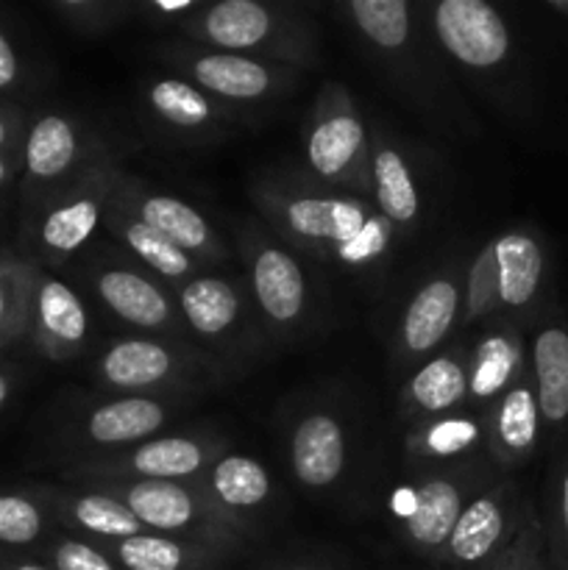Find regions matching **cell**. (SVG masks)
<instances>
[{
  "label": "cell",
  "mask_w": 568,
  "mask_h": 570,
  "mask_svg": "<svg viewBox=\"0 0 568 570\" xmlns=\"http://www.w3.org/2000/svg\"><path fill=\"white\" fill-rule=\"evenodd\" d=\"M104 493L120 499L134 512L145 532L193 540L223 551L237 543V523L226 510L206 495L193 493L184 482H154V479H117L104 484Z\"/></svg>",
  "instance_id": "1"
},
{
  "label": "cell",
  "mask_w": 568,
  "mask_h": 570,
  "mask_svg": "<svg viewBox=\"0 0 568 570\" xmlns=\"http://www.w3.org/2000/svg\"><path fill=\"white\" fill-rule=\"evenodd\" d=\"M365 154V126L356 117L351 100L337 92V87H332V92H323L321 104H317V115L312 120L310 137H306V161L326 181L365 187L362 181V170L368 165Z\"/></svg>",
  "instance_id": "2"
},
{
  "label": "cell",
  "mask_w": 568,
  "mask_h": 570,
  "mask_svg": "<svg viewBox=\"0 0 568 570\" xmlns=\"http://www.w3.org/2000/svg\"><path fill=\"white\" fill-rule=\"evenodd\" d=\"M432 26L445 53L471 70H493L510 56V28L484 0H440Z\"/></svg>",
  "instance_id": "3"
},
{
  "label": "cell",
  "mask_w": 568,
  "mask_h": 570,
  "mask_svg": "<svg viewBox=\"0 0 568 570\" xmlns=\"http://www.w3.org/2000/svg\"><path fill=\"white\" fill-rule=\"evenodd\" d=\"M273 215L278 226L298 243L337 250L356 243L373 220L360 200L329 195H282L273 200Z\"/></svg>",
  "instance_id": "4"
},
{
  "label": "cell",
  "mask_w": 568,
  "mask_h": 570,
  "mask_svg": "<svg viewBox=\"0 0 568 570\" xmlns=\"http://www.w3.org/2000/svg\"><path fill=\"white\" fill-rule=\"evenodd\" d=\"M521 527L512 523L507 493L477 495L462 510L440 562L451 570H493Z\"/></svg>",
  "instance_id": "5"
},
{
  "label": "cell",
  "mask_w": 568,
  "mask_h": 570,
  "mask_svg": "<svg viewBox=\"0 0 568 570\" xmlns=\"http://www.w3.org/2000/svg\"><path fill=\"white\" fill-rule=\"evenodd\" d=\"M212 456V445L195 438L145 440L131 454L95 468L100 476L115 479H154V482H184L198 476Z\"/></svg>",
  "instance_id": "6"
},
{
  "label": "cell",
  "mask_w": 568,
  "mask_h": 570,
  "mask_svg": "<svg viewBox=\"0 0 568 570\" xmlns=\"http://www.w3.org/2000/svg\"><path fill=\"white\" fill-rule=\"evenodd\" d=\"M278 26L282 22L276 20V11L259 0H221L193 20V31L204 42L215 45L221 53L239 56H245V50L267 48Z\"/></svg>",
  "instance_id": "7"
},
{
  "label": "cell",
  "mask_w": 568,
  "mask_h": 570,
  "mask_svg": "<svg viewBox=\"0 0 568 570\" xmlns=\"http://www.w3.org/2000/svg\"><path fill=\"white\" fill-rule=\"evenodd\" d=\"M290 462L298 484L310 490L332 488L345 471V434L329 412H310L290 440Z\"/></svg>",
  "instance_id": "8"
},
{
  "label": "cell",
  "mask_w": 568,
  "mask_h": 570,
  "mask_svg": "<svg viewBox=\"0 0 568 570\" xmlns=\"http://www.w3.org/2000/svg\"><path fill=\"white\" fill-rule=\"evenodd\" d=\"M462 510H466V499H462L460 484L445 476L427 479L418 484L410 512L404 515L407 540L421 554L443 560V551Z\"/></svg>",
  "instance_id": "9"
},
{
  "label": "cell",
  "mask_w": 568,
  "mask_h": 570,
  "mask_svg": "<svg viewBox=\"0 0 568 570\" xmlns=\"http://www.w3.org/2000/svg\"><path fill=\"white\" fill-rule=\"evenodd\" d=\"M251 284L259 309L276 326H290L301 317L306 301V282L298 262L276 245L256 248L251 262Z\"/></svg>",
  "instance_id": "10"
},
{
  "label": "cell",
  "mask_w": 568,
  "mask_h": 570,
  "mask_svg": "<svg viewBox=\"0 0 568 570\" xmlns=\"http://www.w3.org/2000/svg\"><path fill=\"white\" fill-rule=\"evenodd\" d=\"M460 315V289L451 278L440 276L423 284L407 304L401 321V343L410 354H429L449 337Z\"/></svg>",
  "instance_id": "11"
},
{
  "label": "cell",
  "mask_w": 568,
  "mask_h": 570,
  "mask_svg": "<svg viewBox=\"0 0 568 570\" xmlns=\"http://www.w3.org/2000/svg\"><path fill=\"white\" fill-rule=\"evenodd\" d=\"M109 557L123 570H217L223 551L193 540L143 532L137 538L109 543Z\"/></svg>",
  "instance_id": "12"
},
{
  "label": "cell",
  "mask_w": 568,
  "mask_h": 570,
  "mask_svg": "<svg viewBox=\"0 0 568 570\" xmlns=\"http://www.w3.org/2000/svg\"><path fill=\"white\" fill-rule=\"evenodd\" d=\"M187 70L193 72L198 87L228 100H259L271 95L276 83L265 61L239 53H221V50L193 56Z\"/></svg>",
  "instance_id": "13"
},
{
  "label": "cell",
  "mask_w": 568,
  "mask_h": 570,
  "mask_svg": "<svg viewBox=\"0 0 568 570\" xmlns=\"http://www.w3.org/2000/svg\"><path fill=\"white\" fill-rule=\"evenodd\" d=\"M535 399L540 421L551 429L568 423V328H540L532 345Z\"/></svg>",
  "instance_id": "14"
},
{
  "label": "cell",
  "mask_w": 568,
  "mask_h": 570,
  "mask_svg": "<svg viewBox=\"0 0 568 570\" xmlns=\"http://www.w3.org/2000/svg\"><path fill=\"white\" fill-rule=\"evenodd\" d=\"M499 271V306L523 309L538 295L543 282V248L527 232H507L493 239Z\"/></svg>",
  "instance_id": "15"
},
{
  "label": "cell",
  "mask_w": 568,
  "mask_h": 570,
  "mask_svg": "<svg viewBox=\"0 0 568 570\" xmlns=\"http://www.w3.org/2000/svg\"><path fill=\"white\" fill-rule=\"evenodd\" d=\"M167 421L159 401L148 395H123V399L100 404L87 417V434L98 445H131L154 438Z\"/></svg>",
  "instance_id": "16"
},
{
  "label": "cell",
  "mask_w": 568,
  "mask_h": 570,
  "mask_svg": "<svg viewBox=\"0 0 568 570\" xmlns=\"http://www.w3.org/2000/svg\"><path fill=\"white\" fill-rule=\"evenodd\" d=\"M176 371L170 351L156 340H120L104 351L98 373L109 387L143 390L167 382Z\"/></svg>",
  "instance_id": "17"
},
{
  "label": "cell",
  "mask_w": 568,
  "mask_h": 570,
  "mask_svg": "<svg viewBox=\"0 0 568 570\" xmlns=\"http://www.w3.org/2000/svg\"><path fill=\"white\" fill-rule=\"evenodd\" d=\"M98 293L104 304L139 328H161L170 321V304L165 293L145 276L123 267H111L98 276Z\"/></svg>",
  "instance_id": "18"
},
{
  "label": "cell",
  "mask_w": 568,
  "mask_h": 570,
  "mask_svg": "<svg viewBox=\"0 0 568 570\" xmlns=\"http://www.w3.org/2000/svg\"><path fill=\"white\" fill-rule=\"evenodd\" d=\"M540 412L535 387L527 382H518L499 399L493 412V451L501 462L527 460L538 445Z\"/></svg>",
  "instance_id": "19"
},
{
  "label": "cell",
  "mask_w": 568,
  "mask_h": 570,
  "mask_svg": "<svg viewBox=\"0 0 568 570\" xmlns=\"http://www.w3.org/2000/svg\"><path fill=\"white\" fill-rule=\"evenodd\" d=\"M137 217L159 234H165L170 243H176L187 254H217L215 234H212L206 217L195 206L184 204L182 198L154 193L143 195L137 200Z\"/></svg>",
  "instance_id": "20"
},
{
  "label": "cell",
  "mask_w": 568,
  "mask_h": 570,
  "mask_svg": "<svg viewBox=\"0 0 568 570\" xmlns=\"http://www.w3.org/2000/svg\"><path fill=\"white\" fill-rule=\"evenodd\" d=\"M521 371V340L512 332H493L479 340L468 365V395L473 401L501 399Z\"/></svg>",
  "instance_id": "21"
},
{
  "label": "cell",
  "mask_w": 568,
  "mask_h": 570,
  "mask_svg": "<svg viewBox=\"0 0 568 570\" xmlns=\"http://www.w3.org/2000/svg\"><path fill=\"white\" fill-rule=\"evenodd\" d=\"M178 304H182L184 321L204 337L228 332L239 315V298L226 278H193L182 287Z\"/></svg>",
  "instance_id": "22"
},
{
  "label": "cell",
  "mask_w": 568,
  "mask_h": 570,
  "mask_svg": "<svg viewBox=\"0 0 568 570\" xmlns=\"http://www.w3.org/2000/svg\"><path fill=\"white\" fill-rule=\"evenodd\" d=\"M209 495L223 510H254L271 495V476L262 462L226 454L209 468Z\"/></svg>",
  "instance_id": "23"
},
{
  "label": "cell",
  "mask_w": 568,
  "mask_h": 570,
  "mask_svg": "<svg viewBox=\"0 0 568 570\" xmlns=\"http://www.w3.org/2000/svg\"><path fill=\"white\" fill-rule=\"evenodd\" d=\"M371 176L379 212L390 223H401V226L415 220L418 209H421V198H418L415 178H412L404 156L395 148L379 145L371 156Z\"/></svg>",
  "instance_id": "24"
},
{
  "label": "cell",
  "mask_w": 568,
  "mask_h": 570,
  "mask_svg": "<svg viewBox=\"0 0 568 570\" xmlns=\"http://www.w3.org/2000/svg\"><path fill=\"white\" fill-rule=\"evenodd\" d=\"M37 317L42 334L56 348L72 351L87 337V309H84L81 298L65 282L45 278L37 293Z\"/></svg>",
  "instance_id": "25"
},
{
  "label": "cell",
  "mask_w": 568,
  "mask_h": 570,
  "mask_svg": "<svg viewBox=\"0 0 568 570\" xmlns=\"http://www.w3.org/2000/svg\"><path fill=\"white\" fill-rule=\"evenodd\" d=\"M468 399V367L454 354H440L410 382V401L427 415H440Z\"/></svg>",
  "instance_id": "26"
},
{
  "label": "cell",
  "mask_w": 568,
  "mask_h": 570,
  "mask_svg": "<svg viewBox=\"0 0 568 570\" xmlns=\"http://www.w3.org/2000/svg\"><path fill=\"white\" fill-rule=\"evenodd\" d=\"M67 515L81 532L92 534L95 540H104V543H120V540L137 538L145 532L134 512L109 493L72 495L67 504Z\"/></svg>",
  "instance_id": "27"
},
{
  "label": "cell",
  "mask_w": 568,
  "mask_h": 570,
  "mask_svg": "<svg viewBox=\"0 0 568 570\" xmlns=\"http://www.w3.org/2000/svg\"><path fill=\"white\" fill-rule=\"evenodd\" d=\"M78 156V137L70 122L59 115H48L31 128L26 142V165L33 178L65 176Z\"/></svg>",
  "instance_id": "28"
},
{
  "label": "cell",
  "mask_w": 568,
  "mask_h": 570,
  "mask_svg": "<svg viewBox=\"0 0 568 570\" xmlns=\"http://www.w3.org/2000/svg\"><path fill=\"white\" fill-rule=\"evenodd\" d=\"M115 232L120 234L123 243L150 267L159 276L165 278H184L189 271H193V256L187 250L178 248L176 243L159 234L156 228H150L148 223L139 220L137 215H123L117 217Z\"/></svg>",
  "instance_id": "29"
},
{
  "label": "cell",
  "mask_w": 568,
  "mask_h": 570,
  "mask_svg": "<svg viewBox=\"0 0 568 570\" xmlns=\"http://www.w3.org/2000/svg\"><path fill=\"white\" fill-rule=\"evenodd\" d=\"M104 193H81L70 198L67 204L56 206L42 223V239L50 250L59 254H70L78 250L100 223V204H104Z\"/></svg>",
  "instance_id": "30"
},
{
  "label": "cell",
  "mask_w": 568,
  "mask_h": 570,
  "mask_svg": "<svg viewBox=\"0 0 568 570\" xmlns=\"http://www.w3.org/2000/svg\"><path fill=\"white\" fill-rule=\"evenodd\" d=\"M410 3L407 0H351L349 14L362 37L379 50L395 53L410 39Z\"/></svg>",
  "instance_id": "31"
},
{
  "label": "cell",
  "mask_w": 568,
  "mask_h": 570,
  "mask_svg": "<svg viewBox=\"0 0 568 570\" xmlns=\"http://www.w3.org/2000/svg\"><path fill=\"white\" fill-rule=\"evenodd\" d=\"M148 104L161 120L176 128H204L215 115L209 98L182 78H159L150 83Z\"/></svg>",
  "instance_id": "32"
},
{
  "label": "cell",
  "mask_w": 568,
  "mask_h": 570,
  "mask_svg": "<svg viewBox=\"0 0 568 570\" xmlns=\"http://www.w3.org/2000/svg\"><path fill=\"white\" fill-rule=\"evenodd\" d=\"M496 306H499V271H496V248L493 243H488L479 248L477 259H473L471 271H468L462 323L471 326V323L493 315Z\"/></svg>",
  "instance_id": "33"
},
{
  "label": "cell",
  "mask_w": 568,
  "mask_h": 570,
  "mask_svg": "<svg viewBox=\"0 0 568 570\" xmlns=\"http://www.w3.org/2000/svg\"><path fill=\"white\" fill-rule=\"evenodd\" d=\"M42 534V512L22 495H0V543L28 546Z\"/></svg>",
  "instance_id": "34"
},
{
  "label": "cell",
  "mask_w": 568,
  "mask_h": 570,
  "mask_svg": "<svg viewBox=\"0 0 568 570\" xmlns=\"http://www.w3.org/2000/svg\"><path fill=\"white\" fill-rule=\"evenodd\" d=\"M493 570H551L543 554V529L535 518L523 521Z\"/></svg>",
  "instance_id": "35"
},
{
  "label": "cell",
  "mask_w": 568,
  "mask_h": 570,
  "mask_svg": "<svg viewBox=\"0 0 568 570\" xmlns=\"http://www.w3.org/2000/svg\"><path fill=\"white\" fill-rule=\"evenodd\" d=\"M53 570H123L109 557V551L98 549L84 540H61L50 554Z\"/></svg>",
  "instance_id": "36"
},
{
  "label": "cell",
  "mask_w": 568,
  "mask_h": 570,
  "mask_svg": "<svg viewBox=\"0 0 568 570\" xmlns=\"http://www.w3.org/2000/svg\"><path fill=\"white\" fill-rule=\"evenodd\" d=\"M555 568L568 566V460L560 468L555 488V534H551Z\"/></svg>",
  "instance_id": "37"
},
{
  "label": "cell",
  "mask_w": 568,
  "mask_h": 570,
  "mask_svg": "<svg viewBox=\"0 0 568 570\" xmlns=\"http://www.w3.org/2000/svg\"><path fill=\"white\" fill-rule=\"evenodd\" d=\"M14 78H17V56L14 50H11L9 39L0 33V89L9 87Z\"/></svg>",
  "instance_id": "38"
},
{
  "label": "cell",
  "mask_w": 568,
  "mask_h": 570,
  "mask_svg": "<svg viewBox=\"0 0 568 570\" xmlns=\"http://www.w3.org/2000/svg\"><path fill=\"white\" fill-rule=\"evenodd\" d=\"M150 9L161 11V14H178V11H193V3H150Z\"/></svg>",
  "instance_id": "39"
},
{
  "label": "cell",
  "mask_w": 568,
  "mask_h": 570,
  "mask_svg": "<svg viewBox=\"0 0 568 570\" xmlns=\"http://www.w3.org/2000/svg\"><path fill=\"white\" fill-rule=\"evenodd\" d=\"M6 309H9V304H6V289H3V278H0V321L6 317Z\"/></svg>",
  "instance_id": "40"
},
{
  "label": "cell",
  "mask_w": 568,
  "mask_h": 570,
  "mask_svg": "<svg viewBox=\"0 0 568 570\" xmlns=\"http://www.w3.org/2000/svg\"><path fill=\"white\" fill-rule=\"evenodd\" d=\"M9 570H53V568L37 566V562H20V566H14V568H9Z\"/></svg>",
  "instance_id": "41"
},
{
  "label": "cell",
  "mask_w": 568,
  "mask_h": 570,
  "mask_svg": "<svg viewBox=\"0 0 568 570\" xmlns=\"http://www.w3.org/2000/svg\"><path fill=\"white\" fill-rule=\"evenodd\" d=\"M276 570H323V568L306 566V562H295V566H282V568H276Z\"/></svg>",
  "instance_id": "42"
},
{
  "label": "cell",
  "mask_w": 568,
  "mask_h": 570,
  "mask_svg": "<svg viewBox=\"0 0 568 570\" xmlns=\"http://www.w3.org/2000/svg\"><path fill=\"white\" fill-rule=\"evenodd\" d=\"M551 9L560 11V14H568V0H551Z\"/></svg>",
  "instance_id": "43"
},
{
  "label": "cell",
  "mask_w": 568,
  "mask_h": 570,
  "mask_svg": "<svg viewBox=\"0 0 568 570\" xmlns=\"http://www.w3.org/2000/svg\"><path fill=\"white\" fill-rule=\"evenodd\" d=\"M6 395H9V382H6V376H0V406H3Z\"/></svg>",
  "instance_id": "44"
},
{
  "label": "cell",
  "mask_w": 568,
  "mask_h": 570,
  "mask_svg": "<svg viewBox=\"0 0 568 570\" xmlns=\"http://www.w3.org/2000/svg\"><path fill=\"white\" fill-rule=\"evenodd\" d=\"M3 142H6V122L0 120V145H3Z\"/></svg>",
  "instance_id": "45"
},
{
  "label": "cell",
  "mask_w": 568,
  "mask_h": 570,
  "mask_svg": "<svg viewBox=\"0 0 568 570\" xmlns=\"http://www.w3.org/2000/svg\"><path fill=\"white\" fill-rule=\"evenodd\" d=\"M3 176H6V167H3V161H0V181H3Z\"/></svg>",
  "instance_id": "46"
},
{
  "label": "cell",
  "mask_w": 568,
  "mask_h": 570,
  "mask_svg": "<svg viewBox=\"0 0 568 570\" xmlns=\"http://www.w3.org/2000/svg\"><path fill=\"white\" fill-rule=\"evenodd\" d=\"M557 570H568V566L566 568H557Z\"/></svg>",
  "instance_id": "47"
}]
</instances>
